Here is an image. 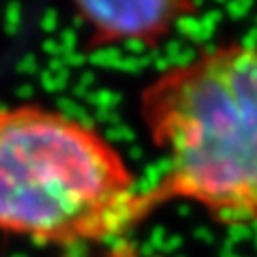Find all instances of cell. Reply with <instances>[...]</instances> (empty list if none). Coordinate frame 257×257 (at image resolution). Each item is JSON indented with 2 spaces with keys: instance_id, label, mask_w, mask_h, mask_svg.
I'll list each match as a JSON object with an SVG mask.
<instances>
[{
  "instance_id": "cell-2",
  "label": "cell",
  "mask_w": 257,
  "mask_h": 257,
  "mask_svg": "<svg viewBox=\"0 0 257 257\" xmlns=\"http://www.w3.org/2000/svg\"><path fill=\"white\" fill-rule=\"evenodd\" d=\"M138 192L95 125L41 103L0 107V233L59 249L103 243L142 225Z\"/></svg>"
},
{
  "instance_id": "cell-3",
  "label": "cell",
  "mask_w": 257,
  "mask_h": 257,
  "mask_svg": "<svg viewBox=\"0 0 257 257\" xmlns=\"http://www.w3.org/2000/svg\"><path fill=\"white\" fill-rule=\"evenodd\" d=\"M197 7L176 0L136 3H75L73 17L85 33V49L119 45L156 47Z\"/></svg>"
},
{
  "instance_id": "cell-1",
  "label": "cell",
  "mask_w": 257,
  "mask_h": 257,
  "mask_svg": "<svg viewBox=\"0 0 257 257\" xmlns=\"http://www.w3.org/2000/svg\"><path fill=\"white\" fill-rule=\"evenodd\" d=\"M138 113L166 170L138 192L144 223L172 201L221 223H257V45L225 43L160 71Z\"/></svg>"
}]
</instances>
